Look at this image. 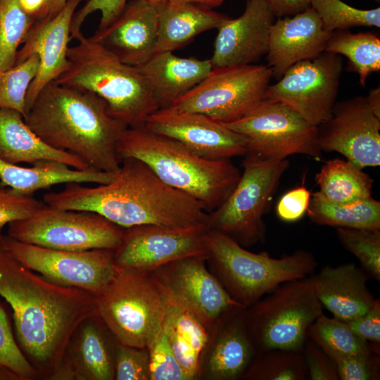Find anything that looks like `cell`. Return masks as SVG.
Here are the masks:
<instances>
[{"instance_id": "1", "label": "cell", "mask_w": 380, "mask_h": 380, "mask_svg": "<svg viewBox=\"0 0 380 380\" xmlns=\"http://www.w3.org/2000/svg\"><path fill=\"white\" fill-rule=\"evenodd\" d=\"M0 228V296L11 306L20 347L39 374L51 376L70 340L97 317L96 297L53 283L25 267L6 250Z\"/></svg>"}, {"instance_id": "2", "label": "cell", "mask_w": 380, "mask_h": 380, "mask_svg": "<svg viewBox=\"0 0 380 380\" xmlns=\"http://www.w3.org/2000/svg\"><path fill=\"white\" fill-rule=\"evenodd\" d=\"M81 184H65L62 191L46 194L43 202L58 209L94 212L124 229L207 225L208 213L199 201L163 182L134 158H122L107 184L93 187Z\"/></svg>"}, {"instance_id": "3", "label": "cell", "mask_w": 380, "mask_h": 380, "mask_svg": "<svg viewBox=\"0 0 380 380\" xmlns=\"http://www.w3.org/2000/svg\"><path fill=\"white\" fill-rule=\"evenodd\" d=\"M24 120L46 144L78 156L89 168L114 172L120 167L117 146L128 127L111 116L106 102L93 92L51 82Z\"/></svg>"}, {"instance_id": "4", "label": "cell", "mask_w": 380, "mask_h": 380, "mask_svg": "<svg viewBox=\"0 0 380 380\" xmlns=\"http://www.w3.org/2000/svg\"><path fill=\"white\" fill-rule=\"evenodd\" d=\"M117 151L120 160L134 158L142 161L163 182L199 201L208 213L227 199L241 176L230 159L203 158L179 141L144 126L126 128Z\"/></svg>"}, {"instance_id": "5", "label": "cell", "mask_w": 380, "mask_h": 380, "mask_svg": "<svg viewBox=\"0 0 380 380\" xmlns=\"http://www.w3.org/2000/svg\"><path fill=\"white\" fill-rule=\"evenodd\" d=\"M77 40L68 49L67 69L53 82L93 92L106 102L111 116L128 127H144L159 108L140 68L122 63L84 34Z\"/></svg>"}, {"instance_id": "6", "label": "cell", "mask_w": 380, "mask_h": 380, "mask_svg": "<svg viewBox=\"0 0 380 380\" xmlns=\"http://www.w3.org/2000/svg\"><path fill=\"white\" fill-rule=\"evenodd\" d=\"M205 241L209 270L244 308L286 281L312 274L317 266L315 257L304 250L273 258L266 251L251 252L228 236L208 229Z\"/></svg>"}, {"instance_id": "7", "label": "cell", "mask_w": 380, "mask_h": 380, "mask_svg": "<svg viewBox=\"0 0 380 380\" xmlns=\"http://www.w3.org/2000/svg\"><path fill=\"white\" fill-rule=\"evenodd\" d=\"M310 277L286 281L244 310L255 353L272 349L302 350L307 331L323 314Z\"/></svg>"}, {"instance_id": "8", "label": "cell", "mask_w": 380, "mask_h": 380, "mask_svg": "<svg viewBox=\"0 0 380 380\" xmlns=\"http://www.w3.org/2000/svg\"><path fill=\"white\" fill-rule=\"evenodd\" d=\"M97 317L117 342L146 348L160 329L166 303L148 272L116 268L96 296Z\"/></svg>"}, {"instance_id": "9", "label": "cell", "mask_w": 380, "mask_h": 380, "mask_svg": "<svg viewBox=\"0 0 380 380\" xmlns=\"http://www.w3.org/2000/svg\"><path fill=\"white\" fill-rule=\"evenodd\" d=\"M244 156L236 185L227 199L208 213L206 226L248 248L265 241L263 217L289 167V160L265 159L250 153Z\"/></svg>"}, {"instance_id": "10", "label": "cell", "mask_w": 380, "mask_h": 380, "mask_svg": "<svg viewBox=\"0 0 380 380\" xmlns=\"http://www.w3.org/2000/svg\"><path fill=\"white\" fill-rule=\"evenodd\" d=\"M272 77V69L267 65L213 68L199 84L167 108L202 113L224 124L232 122L266 99Z\"/></svg>"}, {"instance_id": "11", "label": "cell", "mask_w": 380, "mask_h": 380, "mask_svg": "<svg viewBox=\"0 0 380 380\" xmlns=\"http://www.w3.org/2000/svg\"><path fill=\"white\" fill-rule=\"evenodd\" d=\"M124 232L96 213L58 209L44 203L27 218L9 223L8 236L49 248L82 251L115 250Z\"/></svg>"}, {"instance_id": "12", "label": "cell", "mask_w": 380, "mask_h": 380, "mask_svg": "<svg viewBox=\"0 0 380 380\" xmlns=\"http://www.w3.org/2000/svg\"><path fill=\"white\" fill-rule=\"evenodd\" d=\"M224 125L246 139L247 153L265 159L295 154L322 158L317 127L282 102L266 99L245 117Z\"/></svg>"}, {"instance_id": "13", "label": "cell", "mask_w": 380, "mask_h": 380, "mask_svg": "<svg viewBox=\"0 0 380 380\" xmlns=\"http://www.w3.org/2000/svg\"><path fill=\"white\" fill-rule=\"evenodd\" d=\"M8 253L25 267L56 284L98 296L116 271L114 250L70 251L23 243L4 235Z\"/></svg>"}, {"instance_id": "14", "label": "cell", "mask_w": 380, "mask_h": 380, "mask_svg": "<svg viewBox=\"0 0 380 380\" xmlns=\"http://www.w3.org/2000/svg\"><path fill=\"white\" fill-rule=\"evenodd\" d=\"M343 70L341 56L324 51L290 67L269 85L266 99L285 103L317 127L331 115Z\"/></svg>"}, {"instance_id": "15", "label": "cell", "mask_w": 380, "mask_h": 380, "mask_svg": "<svg viewBox=\"0 0 380 380\" xmlns=\"http://www.w3.org/2000/svg\"><path fill=\"white\" fill-rule=\"evenodd\" d=\"M207 258H184L148 273L165 300L190 311L211 330L223 313L242 305L231 298L207 267Z\"/></svg>"}, {"instance_id": "16", "label": "cell", "mask_w": 380, "mask_h": 380, "mask_svg": "<svg viewBox=\"0 0 380 380\" xmlns=\"http://www.w3.org/2000/svg\"><path fill=\"white\" fill-rule=\"evenodd\" d=\"M206 226L171 228L146 224L125 229L114 250L116 268L150 272L172 261L191 256H208Z\"/></svg>"}, {"instance_id": "17", "label": "cell", "mask_w": 380, "mask_h": 380, "mask_svg": "<svg viewBox=\"0 0 380 380\" xmlns=\"http://www.w3.org/2000/svg\"><path fill=\"white\" fill-rule=\"evenodd\" d=\"M317 130L322 151L338 152L360 169L380 165V118L365 96L336 102L329 118Z\"/></svg>"}, {"instance_id": "18", "label": "cell", "mask_w": 380, "mask_h": 380, "mask_svg": "<svg viewBox=\"0 0 380 380\" xmlns=\"http://www.w3.org/2000/svg\"><path fill=\"white\" fill-rule=\"evenodd\" d=\"M144 127L179 141L208 160L231 159L245 156L248 151L246 140L242 135L199 113L160 108L148 117Z\"/></svg>"}, {"instance_id": "19", "label": "cell", "mask_w": 380, "mask_h": 380, "mask_svg": "<svg viewBox=\"0 0 380 380\" xmlns=\"http://www.w3.org/2000/svg\"><path fill=\"white\" fill-rule=\"evenodd\" d=\"M83 1L85 0H68L56 15L34 23L19 49L15 65L32 53H36L39 58L37 73L25 98L26 115L40 91L67 69L70 25L77 6Z\"/></svg>"}, {"instance_id": "20", "label": "cell", "mask_w": 380, "mask_h": 380, "mask_svg": "<svg viewBox=\"0 0 380 380\" xmlns=\"http://www.w3.org/2000/svg\"><path fill=\"white\" fill-rule=\"evenodd\" d=\"M276 18L263 0H246L243 13L227 18L217 29L213 68L253 64L266 56Z\"/></svg>"}, {"instance_id": "21", "label": "cell", "mask_w": 380, "mask_h": 380, "mask_svg": "<svg viewBox=\"0 0 380 380\" xmlns=\"http://www.w3.org/2000/svg\"><path fill=\"white\" fill-rule=\"evenodd\" d=\"M245 308L234 307L216 321L200 356L198 379H241L255 354L246 327Z\"/></svg>"}, {"instance_id": "22", "label": "cell", "mask_w": 380, "mask_h": 380, "mask_svg": "<svg viewBox=\"0 0 380 380\" xmlns=\"http://www.w3.org/2000/svg\"><path fill=\"white\" fill-rule=\"evenodd\" d=\"M157 34L155 6L144 0H130L115 21L89 38L122 63L139 67L156 53Z\"/></svg>"}, {"instance_id": "23", "label": "cell", "mask_w": 380, "mask_h": 380, "mask_svg": "<svg viewBox=\"0 0 380 380\" xmlns=\"http://www.w3.org/2000/svg\"><path fill=\"white\" fill-rule=\"evenodd\" d=\"M330 34L310 6L296 15L276 18L270 28L266 54L272 77L278 80L296 63L320 55Z\"/></svg>"}, {"instance_id": "24", "label": "cell", "mask_w": 380, "mask_h": 380, "mask_svg": "<svg viewBox=\"0 0 380 380\" xmlns=\"http://www.w3.org/2000/svg\"><path fill=\"white\" fill-rule=\"evenodd\" d=\"M310 277L322 305L339 320L360 317L376 300L367 287V275L353 263L327 265Z\"/></svg>"}, {"instance_id": "25", "label": "cell", "mask_w": 380, "mask_h": 380, "mask_svg": "<svg viewBox=\"0 0 380 380\" xmlns=\"http://www.w3.org/2000/svg\"><path fill=\"white\" fill-rule=\"evenodd\" d=\"M139 68L148 80L160 109L169 107L199 84L213 65L210 59L182 58L165 51L155 53Z\"/></svg>"}, {"instance_id": "26", "label": "cell", "mask_w": 380, "mask_h": 380, "mask_svg": "<svg viewBox=\"0 0 380 380\" xmlns=\"http://www.w3.org/2000/svg\"><path fill=\"white\" fill-rule=\"evenodd\" d=\"M0 158L15 165L55 161L75 169L89 168L78 156L46 144L28 127L21 113L9 108H0Z\"/></svg>"}, {"instance_id": "27", "label": "cell", "mask_w": 380, "mask_h": 380, "mask_svg": "<svg viewBox=\"0 0 380 380\" xmlns=\"http://www.w3.org/2000/svg\"><path fill=\"white\" fill-rule=\"evenodd\" d=\"M115 171L105 172L91 168L78 170L55 161H42L34 164L33 167H26L0 158L1 186H7L15 193L30 196L37 191L60 184H107L113 179Z\"/></svg>"}, {"instance_id": "28", "label": "cell", "mask_w": 380, "mask_h": 380, "mask_svg": "<svg viewBox=\"0 0 380 380\" xmlns=\"http://www.w3.org/2000/svg\"><path fill=\"white\" fill-rule=\"evenodd\" d=\"M158 34L156 53L172 52L198 34L217 29L229 17L211 8L179 1L154 5Z\"/></svg>"}, {"instance_id": "29", "label": "cell", "mask_w": 380, "mask_h": 380, "mask_svg": "<svg viewBox=\"0 0 380 380\" xmlns=\"http://www.w3.org/2000/svg\"><path fill=\"white\" fill-rule=\"evenodd\" d=\"M315 180L319 193L335 203L352 204L372 197L373 179L347 160H327Z\"/></svg>"}, {"instance_id": "30", "label": "cell", "mask_w": 380, "mask_h": 380, "mask_svg": "<svg viewBox=\"0 0 380 380\" xmlns=\"http://www.w3.org/2000/svg\"><path fill=\"white\" fill-rule=\"evenodd\" d=\"M306 213L319 225L380 229V202L373 197L343 205L331 202L316 191L311 194Z\"/></svg>"}, {"instance_id": "31", "label": "cell", "mask_w": 380, "mask_h": 380, "mask_svg": "<svg viewBox=\"0 0 380 380\" xmlns=\"http://www.w3.org/2000/svg\"><path fill=\"white\" fill-rule=\"evenodd\" d=\"M324 51L346 56L348 69L358 75L362 87L370 74L380 70V38L375 32L334 30L330 34Z\"/></svg>"}, {"instance_id": "32", "label": "cell", "mask_w": 380, "mask_h": 380, "mask_svg": "<svg viewBox=\"0 0 380 380\" xmlns=\"http://www.w3.org/2000/svg\"><path fill=\"white\" fill-rule=\"evenodd\" d=\"M308 379L303 349H272L256 353L241 378L242 380Z\"/></svg>"}, {"instance_id": "33", "label": "cell", "mask_w": 380, "mask_h": 380, "mask_svg": "<svg viewBox=\"0 0 380 380\" xmlns=\"http://www.w3.org/2000/svg\"><path fill=\"white\" fill-rule=\"evenodd\" d=\"M87 321L82 324L77 341L80 369L89 379H115L114 353L99 327Z\"/></svg>"}, {"instance_id": "34", "label": "cell", "mask_w": 380, "mask_h": 380, "mask_svg": "<svg viewBox=\"0 0 380 380\" xmlns=\"http://www.w3.org/2000/svg\"><path fill=\"white\" fill-rule=\"evenodd\" d=\"M307 338L323 350L355 355L375 353L372 344L355 334L343 321L324 313L309 327Z\"/></svg>"}, {"instance_id": "35", "label": "cell", "mask_w": 380, "mask_h": 380, "mask_svg": "<svg viewBox=\"0 0 380 380\" xmlns=\"http://www.w3.org/2000/svg\"><path fill=\"white\" fill-rule=\"evenodd\" d=\"M33 24L20 0H0V75L15 65L19 47Z\"/></svg>"}, {"instance_id": "36", "label": "cell", "mask_w": 380, "mask_h": 380, "mask_svg": "<svg viewBox=\"0 0 380 380\" xmlns=\"http://www.w3.org/2000/svg\"><path fill=\"white\" fill-rule=\"evenodd\" d=\"M310 7L319 15L323 28L329 32L356 27H380V7L360 9L341 0H310Z\"/></svg>"}, {"instance_id": "37", "label": "cell", "mask_w": 380, "mask_h": 380, "mask_svg": "<svg viewBox=\"0 0 380 380\" xmlns=\"http://www.w3.org/2000/svg\"><path fill=\"white\" fill-rule=\"evenodd\" d=\"M39 65V56L32 53L0 75V108L17 110L25 118L26 95Z\"/></svg>"}, {"instance_id": "38", "label": "cell", "mask_w": 380, "mask_h": 380, "mask_svg": "<svg viewBox=\"0 0 380 380\" xmlns=\"http://www.w3.org/2000/svg\"><path fill=\"white\" fill-rule=\"evenodd\" d=\"M342 246L359 260L369 276L380 281V229L338 227Z\"/></svg>"}, {"instance_id": "39", "label": "cell", "mask_w": 380, "mask_h": 380, "mask_svg": "<svg viewBox=\"0 0 380 380\" xmlns=\"http://www.w3.org/2000/svg\"><path fill=\"white\" fill-rule=\"evenodd\" d=\"M146 348L150 380H189L174 355L163 322Z\"/></svg>"}, {"instance_id": "40", "label": "cell", "mask_w": 380, "mask_h": 380, "mask_svg": "<svg viewBox=\"0 0 380 380\" xmlns=\"http://www.w3.org/2000/svg\"><path fill=\"white\" fill-rule=\"evenodd\" d=\"M0 367L15 374L18 380H30L38 376L14 339L6 313L0 303Z\"/></svg>"}, {"instance_id": "41", "label": "cell", "mask_w": 380, "mask_h": 380, "mask_svg": "<svg viewBox=\"0 0 380 380\" xmlns=\"http://www.w3.org/2000/svg\"><path fill=\"white\" fill-rule=\"evenodd\" d=\"M165 303V319L189 343L200 359L212 329L186 309L166 300Z\"/></svg>"}, {"instance_id": "42", "label": "cell", "mask_w": 380, "mask_h": 380, "mask_svg": "<svg viewBox=\"0 0 380 380\" xmlns=\"http://www.w3.org/2000/svg\"><path fill=\"white\" fill-rule=\"evenodd\" d=\"M117 343L114 350L115 379L150 380L148 349Z\"/></svg>"}, {"instance_id": "43", "label": "cell", "mask_w": 380, "mask_h": 380, "mask_svg": "<svg viewBox=\"0 0 380 380\" xmlns=\"http://www.w3.org/2000/svg\"><path fill=\"white\" fill-rule=\"evenodd\" d=\"M336 364L341 380H378L379 355H355L324 350Z\"/></svg>"}, {"instance_id": "44", "label": "cell", "mask_w": 380, "mask_h": 380, "mask_svg": "<svg viewBox=\"0 0 380 380\" xmlns=\"http://www.w3.org/2000/svg\"><path fill=\"white\" fill-rule=\"evenodd\" d=\"M128 0H87L82 7L75 11L71 25V39H77L83 34L82 27L86 18L96 11L101 16L97 30H101L115 21L124 10Z\"/></svg>"}, {"instance_id": "45", "label": "cell", "mask_w": 380, "mask_h": 380, "mask_svg": "<svg viewBox=\"0 0 380 380\" xmlns=\"http://www.w3.org/2000/svg\"><path fill=\"white\" fill-rule=\"evenodd\" d=\"M44 202L30 195L20 194L11 189L0 187V228L6 224L27 218Z\"/></svg>"}, {"instance_id": "46", "label": "cell", "mask_w": 380, "mask_h": 380, "mask_svg": "<svg viewBox=\"0 0 380 380\" xmlns=\"http://www.w3.org/2000/svg\"><path fill=\"white\" fill-rule=\"evenodd\" d=\"M303 355L310 380H339L334 360L317 343L307 338Z\"/></svg>"}, {"instance_id": "47", "label": "cell", "mask_w": 380, "mask_h": 380, "mask_svg": "<svg viewBox=\"0 0 380 380\" xmlns=\"http://www.w3.org/2000/svg\"><path fill=\"white\" fill-rule=\"evenodd\" d=\"M165 328L174 355L189 380L198 379L199 356L194 348L163 317Z\"/></svg>"}, {"instance_id": "48", "label": "cell", "mask_w": 380, "mask_h": 380, "mask_svg": "<svg viewBox=\"0 0 380 380\" xmlns=\"http://www.w3.org/2000/svg\"><path fill=\"white\" fill-rule=\"evenodd\" d=\"M357 336L372 344L380 353V300L376 298L374 305L363 315L344 322Z\"/></svg>"}, {"instance_id": "49", "label": "cell", "mask_w": 380, "mask_h": 380, "mask_svg": "<svg viewBox=\"0 0 380 380\" xmlns=\"http://www.w3.org/2000/svg\"><path fill=\"white\" fill-rule=\"evenodd\" d=\"M311 194L304 186L292 189L284 194L277 203V216L285 222H295L300 220L307 212Z\"/></svg>"}, {"instance_id": "50", "label": "cell", "mask_w": 380, "mask_h": 380, "mask_svg": "<svg viewBox=\"0 0 380 380\" xmlns=\"http://www.w3.org/2000/svg\"><path fill=\"white\" fill-rule=\"evenodd\" d=\"M276 18L291 16L310 6V0H263Z\"/></svg>"}, {"instance_id": "51", "label": "cell", "mask_w": 380, "mask_h": 380, "mask_svg": "<svg viewBox=\"0 0 380 380\" xmlns=\"http://www.w3.org/2000/svg\"><path fill=\"white\" fill-rule=\"evenodd\" d=\"M49 1L20 0V3L24 11L33 20L34 23L44 18Z\"/></svg>"}, {"instance_id": "52", "label": "cell", "mask_w": 380, "mask_h": 380, "mask_svg": "<svg viewBox=\"0 0 380 380\" xmlns=\"http://www.w3.org/2000/svg\"><path fill=\"white\" fill-rule=\"evenodd\" d=\"M153 5L163 2L179 1L196 4L208 8H213L221 6L224 0H144Z\"/></svg>"}, {"instance_id": "53", "label": "cell", "mask_w": 380, "mask_h": 380, "mask_svg": "<svg viewBox=\"0 0 380 380\" xmlns=\"http://www.w3.org/2000/svg\"><path fill=\"white\" fill-rule=\"evenodd\" d=\"M367 104L374 114L380 118V87L372 89L365 96Z\"/></svg>"}, {"instance_id": "54", "label": "cell", "mask_w": 380, "mask_h": 380, "mask_svg": "<svg viewBox=\"0 0 380 380\" xmlns=\"http://www.w3.org/2000/svg\"><path fill=\"white\" fill-rule=\"evenodd\" d=\"M67 1L68 0H50L45 17L43 20L49 19L56 15L64 7Z\"/></svg>"}, {"instance_id": "55", "label": "cell", "mask_w": 380, "mask_h": 380, "mask_svg": "<svg viewBox=\"0 0 380 380\" xmlns=\"http://www.w3.org/2000/svg\"><path fill=\"white\" fill-rule=\"evenodd\" d=\"M18 377L8 370L0 367V380H16Z\"/></svg>"}, {"instance_id": "56", "label": "cell", "mask_w": 380, "mask_h": 380, "mask_svg": "<svg viewBox=\"0 0 380 380\" xmlns=\"http://www.w3.org/2000/svg\"><path fill=\"white\" fill-rule=\"evenodd\" d=\"M373 1H374L375 2H376L378 4L380 3V0H373Z\"/></svg>"}]
</instances>
